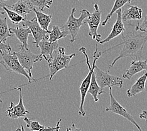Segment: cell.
<instances>
[{
  "instance_id": "obj_1",
  "label": "cell",
  "mask_w": 147,
  "mask_h": 131,
  "mask_svg": "<svg viewBox=\"0 0 147 131\" xmlns=\"http://www.w3.org/2000/svg\"><path fill=\"white\" fill-rule=\"evenodd\" d=\"M121 38L123 42L115 45L113 48L106 50L102 54L106 52L107 50L115 48V47L123 45V48L119 55L116 57L109 65L108 72L109 73V69L114 66L116 62L118 60L125 58H131L134 59H140L141 58L143 49L147 41V33L137 30L133 25L129 24L126 26L125 32L121 33Z\"/></svg>"
},
{
  "instance_id": "obj_2",
  "label": "cell",
  "mask_w": 147,
  "mask_h": 131,
  "mask_svg": "<svg viewBox=\"0 0 147 131\" xmlns=\"http://www.w3.org/2000/svg\"><path fill=\"white\" fill-rule=\"evenodd\" d=\"M79 50L84 55V57L86 58V64H87V66H88V69H89V72L88 73V75H86V78L84 79V80L82 81L81 84V86H80V87H79V92H80V94H81V101H80V105L79 107L78 113L80 116L84 117L86 114V111L84 110V109L86 96L87 95V93H88L90 83H91L92 74L93 71H94V66L96 65V60L100 58V56H101L102 52L98 51V47H97V45H96L95 51H94V54H93L94 61H93V62H92V66H91V64H90V62H89V59L88 55L86 52V49L84 48V47H81V48L79 49Z\"/></svg>"
},
{
  "instance_id": "obj_3",
  "label": "cell",
  "mask_w": 147,
  "mask_h": 131,
  "mask_svg": "<svg viewBox=\"0 0 147 131\" xmlns=\"http://www.w3.org/2000/svg\"><path fill=\"white\" fill-rule=\"evenodd\" d=\"M76 11V8H73L71 15H69L65 24L60 26V29L62 31L66 33L68 35H71V39L70 40L71 43H74L75 42L77 35H78L79 32L80 28L81 27L83 23H84V20L88 17L90 13L88 10L83 9L80 12L81 15H80L79 17L76 18L74 16Z\"/></svg>"
},
{
  "instance_id": "obj_4",
  "label": "cell",
  "mask_w": 147,
  "mask_h": 131,
  "mask_svg": "<svg viewBox=\"0 0 147 131\" xmlns=\"http://www.w3.org/2000/svg\"><path fill=\"white\" fill-rule=\"evenodd\" d=\"M54 52L55 56H53L51 59L47 60L50 70L49 75L47 76H49V79L51 81L60 71L68 68L71 59L76 55L74 53L69 55L66 54L65 49L63 47H60Z\"/></svg>"
},
{
  "instance_id": "obj_5",
  "label": "cell",
  "mask_w": 147,
  "mask_h": 131,
  "mask_svg": "<svg viewBox=\"0 0 147 131\" xmlns=\"http://www.w3.org/2000/svg\"><path fill=\"white\" fill-rule=\"evenodd\" d=\"M0 54L1 56V60H0V64L4 67L5 69L8 72L15 73L18 75L24 76L28 79L29 83L32 82H36L38 80L31 78L29 76L27 71L23 68V66L20 63L17 56L15 52H7L0 50Z\"/></svg>"
},
{
  "instance_id": "obj_6",
  "label": "cell",
  "mask_w": 147,
  "mask_h": 131,
  "mask_svg": "<svg viewBox=\"0 0 147 131\" xmlns=\"http://www.w3.org/2000/svg\"><path fill=\"white\" fill-rule=\"evenodd\" d=\"M94 73L96 76V81L101 88L106 87H118L121 88L123 86V80L121 78L117 76L111 75L109 72H104L95 65Z\"/></svg>"
},
{
  "instance_id": "obj_7",
  "label": "cell",
  "mask_w": 147,
  "mask_h": 131,
  "mask_svg": "<svg viewBox=\"0 0 147 131\" xmlns=\"http://www.w3.org/2000/svg\"><path fill=\"white\" fill-rule=\"evenodd\" d=\"M94 8V12L89 13L88 17L86 18L87 20L84 22V24H87L89 26V32L88 35L92 40H96L97 42H99L101 40V35L98 33V30L99 25L101 23L102 12L99 10L98 3H95Z\"/></svg>"
},
{
  "instance_id": "obj_8",
  "label": "cell",
  "mask_w": 147,
  "mask_h": 131,
  "mask_svg": "<svg viewBox=\"0 0 147 131\" xmlns=\"http://www.w3.org/2000/svg\"><path fill=\"white\" fill-rule=\"evenodd\" d=\"M17 56L20 63L23 66V68L28 73L29 76L33 78L32 70L33 69V64L36 62L41 61L42 59L40 58L39 54H35L30 50L25 49L22 44L20 46L18 51L15 52Z\"/></svg>"
},
{
  "instance_id": "obj_9",
  "label": "cell",
  "mask_w": 147,
  "mask_h": 131,
  "mask_svg": "<svg viewBox=\"0 0 147 131\" xmlns=\"http://www.w3.org/2000/svg\"><path fill=\"white\" fill-rule=\"evenodd\" d=\"M21 25L23 26L28 27L30 30L33 40H34L33 43L35 44L37 48L40 42L43 40H48L49 34L51 31L50 30L47 31V30L43 29L38 24L36 17L33 18L30 20H28L25 17L24 20L21 23Z\"/></svg>"
},
{
  "instance_id": "obj_10",
  "label": "cell",
  "mask_w": 147,
  "mask_h": 131,
  "mask_svg": "<svg viewBox=\"0 0 147 131\" xmlns=\"http://www.w3.org/2000/svg\"><path fill=\"white\" fill-rule=\"evenodd\" d=\"M109 96H110V103L108 107H106L105 111L107 112H112L116 113L117 115L122 116L126 120H128L129 122L133 124L140 131H142L141 127L136 123L135 120L130 113H129L118 101H117L113 95L112 87H109Z\"/></svg>"
},
{
  "instance_id": "obj_11",
  "label": "cell",
  "mask_w": 147,
  "mask_h": 131,
  "mask_svg": "<svg viewBox=\"0 0 147 131\" xmlns=\"http://www.w3.org/2000/svg\"><path fill=\"white\" fill-rule=\"evenodd\" d=\"M14 90H18L20 92V99L19 102L16 105H15L14 103L11 102L9 104V107L6 110V114L7 116L9 118L13 119H18L20 118H24L26 117V114L30 113L28 110H26L24 104H23V93L22 87H18V88H14Z\"/></svg>"
},
{
  "instance_id": "obj_12",
  "label": "cell",
  "mask_w": 147,
  "mask_h": 131,
  "mask_svg": "<svg viewBox=\"0 0 147 131\" xmlns=\"http://www.w3.org/2000/svg\"><path fill=\"white\" fill-rule=\"evenodd\" d=\"M116 13L117 14V18L116 22H115L114 24H113L111 31L105 39L101 40V41L99 42L100 44L102 45L105 43L109 42V41H111L112 39L117 37H118L119 35H121L122 33L125 32V27L124 24H123V22L121 18V8L117 10Z\"/></svg>"
},
{
  "instance_id": "obj_13",
  "label": "cell",
  "mask_w": 147,
  "mask_h": 131,
  "mask_svg": "<svg viewBox=\"0 0 147 131\" xmlns=\"http://www.w3.org/2000/svg\"><path fill=\"white\" fill-rule=\"evenodd\" d=\"M58 42H49L48 40H43L38 44V48L40 49V54H39L40 58L42 60L45 59L46 60L51 59L53 58V54L55 51L58 49Z\"/></svg>"
},
{
  "instance_id": "obj_14",
  "label": "cell",
  "mask_w": 147,
  "mask_h": 131,
  "mask_svg": "<svg viewBox=\"0 0 147 131\" xmlns=\"http://www.w3.org/2000/svg\"><path fill=\"white\" fill-rule=\"evenodd\" d=\"M143 71H147V59L145 60L133 59L130 62L129 68L123 73V78L130 80L136 74Z\"/></svg>"
},
{
  "instance_id": "obj_15",
  "label": "cell",
  "mask_w": 147,
  "mask_h": 131,
  "mask_svg": "<svg viewBox=\"0 0 147 131\" xmlns=\"http://www.w3.org/2000/svg\"><path fill=\"white\" fill-rule=\"evenodd\" d=\"M9 31L12 34L18 39L22 45L26 49H28V39L29 35L31 33L28 27L23 26H17L16 28H9Z\"/></svg>"
},
{
  "instance_id": "obj_16",
  "label": "cell",
  "mask_w": 147,
  "mask_h": 131,
  "mask_svg": "<svg viewBox=\"0 0 147 131\" xmlns=\"http://www.w3.org/2000/svg\"><path fill=\"white\" fill-rule=\"evenodd\" d=\"M7 7L23 16H26V15L33 12V8L27 0H18L10 6H7Z\"/></svg>"
},
{
  "instance_id": "obj_17",
  "label": "cell",
  "mask_w": 147,
  "mask_h": 131,
  "mask_svg": "<svg viewBox=\"0 0 147 131\" xmlns=\"http://www.w3.org/2000/svg\"><path fill=\"white\" fill-rule=\"evenodd\" d=\"M147 80V71L142 76L136 79V82L131 86V88L127 90L126 95L128 97H132L137 94L144 92L145 88L146 81Z\"/></svg>"
},
{
  "instance_id": "obj_18",
  "label": "cell",
  "mask_w": 147,
  "mask_h": 131,
  "mask_svg": "<svg viewBox=\"0 0 147 131\" xmlns=\"http://www.w3.org/2000/svg\"><path fill=\"white\" fill-rule=\"evenodd\" d=\"M143 10L137 6H130L126 9L124 12L121 13L123 22H127L129 20H140L142 18Z\"/></svg>"
},
{
  "instance_id": "obj_19",
  "label": "cell",
  "mask_w": 147,
  "mask_h": 131,
  "mask_svg": "<svg viewBox=\"0 0 147 131\" xmlns=\"http://www.w3.org/2000/svg\"><path fill=\"white\" fill-rule=\"evenodd\" d=\"M33 12L35 13L37 22L41 27L47 31H49V26L51 24L52 20V15H47L43 13L42 11H40L35 8H33Z\"/></svg>"
},
{
  "instance_id": "obj_20",
  "label": "cell",
  "mask_w": 147,
  "mask_h": 131,
  "mask_svg": "<svg viewBox=\"0 0 147 131\" xmlns=\"http://www.w3.org/2000/svg\"><path fill=\"white\" fill-rule=\"evenodd\" d=\"M88 93L91 94L93 99L94 100V102H98L99 101L98 97V95H101V94L105 93V91L103 90V88H101V87L99 86L98 83H97L96 76L94 71H93L92 74L91 83H90Z\"/></svg>"
},
{
  "instance_id": "obj_21",
  "label": "cell",
  "mask_w": 147,
  "mask_h": 131,
  "mask_svg": "<svg viewBox=\"0 0 147 131\" xmlns=\"http://www.w3.org/2000/svg\"><path fill=\"white\" fill-rule=\"evenodd\" d=\"M14 35L9 31L7 18H0V40L5 43L8 37H12Z\"/></svg>"
},
{
  "instance_id": "obj_22",
  "label": "cell",
  "mask_w": 147,
  "mask_h": 131,
  "mask_svg": "<svg viewBox=\"0 0 147 131\" xmlns=\"http://www.w3.org/2000/svg\"><path fill=\"white\" fill-rule=\"evenodd\" d=\"M132 0H115V2L113 5V8L108 15H106V18L105 20H103V22H101V25L102 26H106V25L107 24V23L109 20V19L111 18V17L112 16V15L114 14V13L117 11V10L121 8L122 7L124 6V5L125 4H129L131 2Z\"/></svg>"
},
{
  "instance_id": "obj_23",
  "label": "cell",
  "mask_w": 147,
  "mask_h": 131,
  "mask_svg": "<svg viewBox=\"0 0 147 131\" xmlns=\"http://www.w3.org/2000/svg\"><path fill=\"white\" fill-rule=\"evenodd\" d=\"M67 35H68L66 33L62 31L60 29V26L57 25H53L52 29L49 34L48 40L51 42H56L60 39L65 37Z\"/></svg>"
},
{
  "instance_id": "obj_24",
  "label": "cell",
  "mask_w": 147,
  "mask_h": 131,
  "mask_svg": "<svg viewBox=\"0 0 147 131\" xmlns=\"http://www.w3.org/2000/svg\"><path fill=\"white\" fill-rule=\"evenodd\" d=\"M4 10L5 13L7 14L8 18L11 20V22L15 25H20L24 20L26 16H23L18 13L12 11L10 9L7 7V5L4 6Z\"/></svg>"
},
{
  "instance_id": "obj_25",
  "label": "cell",
  "mask_w": 147,
  "mask_h": 131,
  "mask_svg": "<svg viewBox=\"0 0 147 131\" xmlns=\"http://www.w3.org/2000/svg\"><path fill=\"white\" fill-rule=\"evenodd\" d=\"M33 8L40 11H43L45 8L50 9L53 3V0H27Z\"/></svg>"
},
{
  "instance_id": "obj_26",
  "label": "cell",
  "mask_w": 147,
  "mask_h": 131,
  "mask_svg": "<svg viewBox=\"0 0 147 131\" xmlns=\"http://www.w3.org/2000/svg\"><path fill=\"white\" fill-rule=\"evenodd\" d=\"M23 120L26 123V127L32 131H42L45 127V126L41 125L38 121L35 120L33 119H28L27 117H25L23 118Z\"/></svg>"
},
{
  "instance_id": "obj_27",
  "label": "cell",
  "mask_w": 147,
  "mask_h": 131,
  "mask_svg": "<svg viewBox=\"0 0 147 131\" xmlns=\"http://www.w3.org/2000/svg\"><path fill=\"white\" fill-rule=\"evenodd\" d=\"M135 29L147 33V15L145 16L141 24H140L138 22L137 23L136 25H135Z\"/></svg>"
},
{
  "instance_id": "obj_28",
  "label": "cell",
  "mask_w": 147,
  "mask_h": 131,
  "mask_svg": "<svg viewBox=\"0 0 147 131\" xmlns=\"http://www.w3.org/2000/svg\"><path fill=\"white\" fill-rule=\"evenodd\" d=\"M0 50L7 52H11V47L9 44H6V43L2 42L1 40H0Z\"/></svg>"
},
{
  "instance_id": "obj_29",
  "label": "cell",
  "mask_w": 147,
  "mask_h": 131,
  "mask_svg": "<svg viewBox=\"0 0 147 131\" xmlns=\"http://www.w3.org/2000/svg\"><path fill=\"white\" fill-rule=\"evenodd\" d=\"M62 121V119H60L57 123L56 124V126L55 127H45L44 129H43V130H55V131H58L60 129H61V126H60V124H61Z\"/></svg>"
},
{
  "instance_id": "obj_30",
  "label": "cell",
  "mask_w": 147,
  "mask_h": 131,
  "mask_svg": "<svg viewBox=\"0 0 147 131\" xmlns=\"http://www.w3.org/2000/svg\"><path fill=\"white\" fill-rule=\"evenodd\" d=\"M6 6V3H4L3 0H0V15H5V12L4 10V6Z\"/></svg>"
},
{
  "instance_id": "obj_31",
  "label": "cell",
  "mask_w": 147,
  "mask_h": 131,
  "mask_svg": "<svg viewBox=\"0 0 147 131\" xmlns=\"http://www.w3.org/2000/svg\"><path fill=\"white\" fill-rule=\"evenodd\" d=\"M139 118L145 119L147 122V111L146 110H143L142 113L139 115Z\"/></svg>"
},
{
  "instance_id": "obj_32",
  "label": "cell",
  "mask_w": 147,
  "mask_h": 131,
  "mask_svg": "<svg viewBox=\"0 0 147 131\" xmlns=\"http://www.w3.org/2000/svg\"><path fill=\"white\" fill-rule=\"evenodd\" d=\"M22 129L23 130H24V129H23V126L22 125ZM17 130H21V129H18Z\"/></svg>"
},
{
  "instance_id": "obj_33",
  "label": "cell",
  "mask_w": 147,
  "mask_h": 131,
  "mask_svg": "<svg viewBox=\"0 0 147 131\" xmlns=\"http://www.w3.org/2000/svg\"><path fill=\"white\" fill-rule=\"evenodd\" d=\"M3 103V100L1 98H0V103Z\"/></svg>"
},
{
  "instance_id": "obj_34",
  "label": "cell",
  "mask_w": 147,
  "mask_h": 131,
  "mask_svg": "<svg viewBox=\"0 0 147 131\" xmlns=\"http://www.w3.org/2000/svg\"><path fill=\"white\" fill-rule=\"evenodd\" d=\"M0 80H1V77H0Z\"/></svg>"
},
{
  "instance_id": "obj_35",
  "label": "cell",
  "mask_w": 147,
  "mask_h": 131,
  "mask_svg": "<svg viewBox=\"0 0 147 131\" xmlns=\"http://www.w3.org/2000/svg\"><path fill=\"white\" fill-rule=\"evenodd\" d=\"M79 1H80V0H79Z\"/></svg>"
},
{
  "instance_id": "obj_36",
  "label": "cell",
  "mask_w": 147,
  "mask_h": 131,
  "mask_svg": "<svg viewBox=\"0 0 147 131\" xmlns=\"http://www.w3.org/2000/svg\"><path fill=\"white\" fill-rule=\"evenodd\" d=\"M7 1H8V0H7Z\"/></svg>"
}]
</instances>
